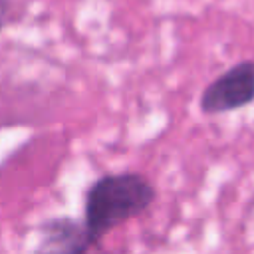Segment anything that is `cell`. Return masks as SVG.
Wrapping results in <instances>:
<instances>
[{
  "label": "cell",
  "instance_id": "6da1fadb",
  "mask_svg": "<svg viewBox=\"0 0 254 254\" xmlns=\"http://www.w3.org/2000/svg\"><path fill=\"white\" fill-rule=\"evenodd\" d=\"M155 198V185L141 173L121 171L97 177L83 194V224L93 246L117 226L145 214Z\"/></svg>",
  "mask_w": 254,
  "mask_h": 254
},
{
  "label": "cell",
  "instance_id": "3957f363",
  "mask_svg": "<svg viewBox=\"0 0 254 254\" xmlns=\"http://www.w3.org/2000/svg\"><path fill=\"white\" fill-rule=\"evenodd\" d=\"M38 232L32 254H87L93 248L83 220L71 216H50L40 222Z\"/></svg>",
  "mask_w": 254,
  "mask_h": 254
},
{
  "label": "cell",
  "instance_id": "7a4b0ae2",
  "mask_svg": "<svg viewBox=\"0 0 254 254\" xmlns=\"http://www.w3.org/2000/svg\"><path fill=\"white\" fill-rule=\"evenodd\" d=\"M254 103V60H242L214 77L200 93L204 115H222Z\"/></svg>",
  "mask_w": 254,
  "mask_h": 254
},
{
  "label": "cell",
  "instance_id": "277c9868",
  "mask_svg": "<svg viewBox=\"0 0 254 254\" xmlns=\"http://www.w3.org/2000/svg\"><path fill=\"white\" fill-rule=\"evenodd\" d=\"M2 26H4V18L0 16V30H2Z\"/></svg>",
  "mask_w": 254,
  "mask_h": 254
},
{
  "label": "cell",
  "instance_id": "5b68a950",
  "mask_svg": "<svg viewBox=\"0 0 254 254\" xmlns=\"http://www.w3.org/2000/svg\"><path fill=\"white\" fill-rule=\"evenodd\" d=\"M103 254H107V252H103Z\"/></svg>",
  "mask_w": 254,
  "mask_h": 254
}]
</instances>
